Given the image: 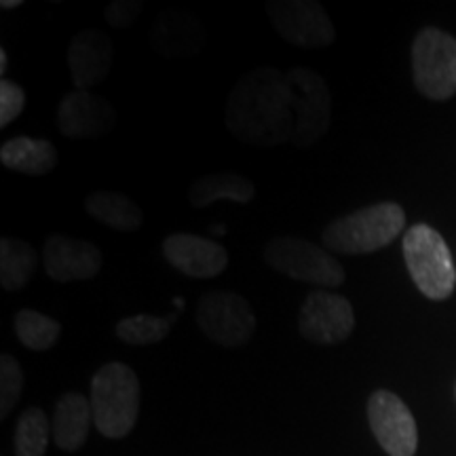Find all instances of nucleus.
Here are the masks:
<instances>
[{"instance_id":"f257e3e1","label":"nucleus","mask_w":456,"mask_h":456,"mask_svg":"<svg viewBox=\"0 0 456 456\" xmlns=\"http://www.w3.org/2000/svg\"><path fill=\"white\" fill-rule=\"evenodd\" d=\"M224 123L243 144L275 148L292 142V94L288 72L260 66L243 74L226 100Z\"/></svg>"},{"instance_id":"f03ea898","label":"nucleus","mask_w":456,"mask_h":456,"mask_svg":"<svg viewBox=\"0 0 456 456\" xmlns=\"http://www.w3.org/2000/svg\"><path fill=\"white\" fill-rule=\"evenodd\" d=\"M94 425L108 440H121L134 431L140 416L142 387L127 363H104L91 379Z\"/></svg>"},{"instance_id":"7ed1b4c3","label":"nucleus","mask_w":456,"mask_h":456,"mask_svg":"<svg viewBox=\"0 0 456 456\" xmlns=\"http://www.w3.org/2000/svg\"><path fill=\"white\" fill-rule=\"evenodd\" d=\"M406 226V214L397 203H379L334 220L323 231L330 254H372L387 248Z\"/></svg>"},{"instance_id":"20e7f679","label":"nucleus","mask_w":456,"mask_h":456,"mask_svg":"<svg viewBox=\"0 0 456 456\" xmlns=\"http://www.w3.org/2000/svg\"><path fill=\"white\" fill-rule=\"evenodd\" d=\"M403 258L416 288L429 300H446L454 292L456 269L446 241L436 228L416 224L403 235Z\"/></svg>"},{"instance_id":"39448f33","label":"nucleus","mask_w":456,"mask_h":456,"mask_svg":"<svg viewBox=\"0 0 456 456\" xmlns=\"http://www.w3.org/2000/svg\"><path fill=\"white\" fill-rule=\"evenodd\" d=\"M262 258L281 275L302 283L319 285L322 289L338 288L346 279L342 265L326 248L300 237H275L265 248Z\"/></svg>"},{"instance_id":"423d86ee","label":"nucleus","mask_w":456,"mask_h":456,"mask_svg":"<svg viewBox=\"0 0 456 456\" xmlns=\"http://www.w3.org/2000/svg\"><path fill=\"white\" fill-rule=\"evenodd\" d=\"M292 94V142L296 148L315 146L332 125V95L323 77L311 68L288 72Z\"/></svg>"},{"instance_id":"0eeeda50","label":"nucleus","mask_w":456,"mask_h":456,"mask_svg":"<svg viewBox=\"0 0 456 456\" xmlns=\"http://www.w3.org/2000/svg\"><path fill=\"white\" fill-rule=\"evenodd\" d=\"M414 85L425 98L444 102L456 94V38L425 28L412 43Z\"/></svg>"},{"instance_id":"6e6552de","label":"nucleus","mask_w":456,"mask_h":456,"mask_svg":"<svg viewBox=\"0 0 456 456\" xmlns=\"http://www.w3.org/2000/svg\"><path fill=\"white\" fill-rule=\"evenodd\" d=\"M195 319L205 338L224 349L243 346L256 330V315L249 302L228 289L205 294L197 305Z\"/></svg>"},{"instance_id":"1a4fd4ad","label":"nucleus","mask_w":456,"mask_h":456,"mask_svg":"<svg viewBox=\"0 0 456 456\" xmlns=\"http://www.w3.org/2000/svg\"><path fill=\"white\" fill-rule=\"evenodd\" d=\"M266 17L273 30L298 49H328L336 41L332 20L317 0H273Z\"/></svg>"},{"instance_id":"9d476101","label":"nucleus","mask_w":456,"mask_h":456,"mask_svg":"<svg viewBox=\"0 0 456 456\" xmlns=\"http://www.w3.org/2000/svg\"><path fill=\"white\" fill-rule=\"evenodd\" d=\"M355 328L353 305L345 296L315 289L302 302L298 315V332L315 345L332 346L345 342Z\"/></svg>"},{"instance_id":"9b49d317","label":"nucleus","mask_w":456,"mask_h":456,"mask_svg":"<svg viewBox=\"0 0 456 456\" xmlns=\"http://www.w3.org/2000/svg\"><path fill=\"white\" fill-rule=\"evenodd\" d=\"M368 420L380 448L389 456H414L419 446L416 420L406 403L391 391H374L368 399Z\"/></svg>"},{"instance_id":"f8f14e48","label":"nucleus","mask_w":456,"mask_h":456,"mask_svg":"<svg viewBox=\"0 0 456 456\" xmlns=\"http://www.w3.org/2000/svg\"><path fill=\"white\" fill-rule=\"evenodd\" d=\"M117 121L110 102L91 91L74 89L57 106V125L66 138L94 140L108 134Z\"/></svg>"},{"instance_id":"ddd939ff","label":"nucleus","mask_w":456,"mask_h":456,"mask_svg":"<svg viewBox=\"0 0 456 456\" xmlns=\"http://www.w3.org/2000/svg\"><path fill=\"white\" fill-rule=\"evenodd\" d=\"M43 265L53 281H87L102 269V252L85 239L51 235L43 248Z\"/></svg>"},{"instance_id":"4468645a","label":"nucleus","mask_w":456,"mask_h":456,"mask_svg":"<svg viewBox=\"0 0 456 456\" xmlns=\"http://www.w3.org/2000/svg\"><path fill=\"white\" fill-rule=\"evenodd\" d=\"M163 256L174 269L192 279L218 277L228 266L224 245L188 232H174L165 237Z\"/></svg>"},{"instance_id":"2eb2a0df","label":"nucleus","mask_w":456,"mask_h":456,"mask_svg":"<svg viewBox=\"0 0 456 456\" xmlns=\"http://www.w3.org/2000/svg\"><path fill=\"white\" fill-rule=\"evenodd\" d=\"M151 45L165 60H191L205 47V30L195 15L171 9L159 15L152 24Z\"/></svg>"},{"instance_id":"dca6fc26","label":"nucleus","mask_w":456,"mask_h":456,"mask_svg":"<svg viewBox=\"0 0 456 456\" xmlns=\"http://www.w3.org/2000/svg\"><path fill=\"white\" fill-rule=\"evenodd\" d=\"M112 41L104 32H78L68 47V68L74 87L89 91L104 81L112 68Z\"/></svg>"},{"instance_id":"f3484780","label":"nucleus","mask_w":456,"mask_h":456,"mask_svg":"<svg viewBox=\"0 0 456 456\" xmlns=\"http://www.w3.org/2000/svg\"><path fill=\"white\" fill-rule=\"evenodd\" d=\"M91 423H94V410L89 399L81 393H64L55 403L51 437L60 450L77 452L87 442Z\"/></svg>"},{"instance_id":"a211bd4d","label":"nucleus","mask_w":456,"mask_h":456,"mask_svg":"<svg viewBox=\"0 0 456 456\" xmlns=\"http://www.w3.org/2000/svg\"><path fill=\"white\" fill-rule=\"evenodd\" d=\"M256 195V186L249 178L235 171H218L199 178L188 191V201L195 209H205L216 201L249 203Z\"/></svg>"},{"instance_id":"6ab92c4d","label":"nucleus","mask_w":456,"mask_h":456,"mask_svg":"<svg viewBox=\"0 0 456 456\" xmlns=\"http://www.w3.org/2000/svg\"><path fill=\"white\" fill-rule=\"evenodd\" d=\"M0 161L7 169L26 175H45L57 165V151L49 140L17 135L0 148Z\"/></svg>"},{"instance_id":"aec40b11","label":"nucleus","mask_w":456,"mask_h":456,"mask_svg":"<svg viewBox=\"0 0 456 456\" xmlns=\"http://www.w3.org/2000/svg\"><path fill=\"white\" fill-rule=\"evenodd\" d=\"M85 208L95 220H100L108 228H114V231L134 232L144 224V214H142L140 205L123 192H91L85 201Z\"/></svg>"},{"instance_id":"412c9836","label":"nucleus","mask_w":456,"mask_h":456,"mask_svg":"<svg viewBox=\"0 0 456 456\" xmlns=\"http://www.w3.org/2000/svg\"><path fill=\"white\" fill-rule=\"evenodd\" d=\"M37 265L38 256L28 241L15 237H4L0 241V285L7 292L26 288Z\"/></svg>"},{"instance_id":"4be33fe9","label":"nucleus","mask_w":456,"mask_h":456,"mask_svg":"<svg viewBox=\"0 0 456 456\" xmlns=\"http://www.w3.org/2000/svg\"><path fill=\"white\" fill-rule=\"evenodd\" d=\"M13 326L21 345L32 351H49L61 334L60 322L32 309H21L17 313Z\"/></svg>"},{"instance_id":"5701e85b","label":"nucleus","mask_w":456,"mask_h":456,"mask_svg":"<svg viewBox=\"0 0 456 456\" xmlns=\"http://www.w3.org/2000/svg\"><path fill=\"white\" fill-rule=\"evenodd\" d=\"M51 437V423L41 408H28L13 433L15 456H45Z\"/></svg>"},{"instance_id":"b1692460","label":"nucleus","mask_w":456,"mask_h":456,"mask_svg":"<svg viewBox=\"0 0 456 456\" xmlns=\"http://www.w3.org/2000/svg\"><path fill=\"white\" fill-rule=\"evenodd\" d=\"M169 330H171L169 319L140 313V315L121 319V322L117 323V328H114V334H117L118 340L127 342V345L146 346V345H157V342L167 338Z\"/></svg>"},{"instance_id":"393cba45","label":"nucleus","mask_w":456,"mask_h":456,"mask_svg":"<svg viewBox=\"0 0 456 456\" xmlns=\"http://www.w3.org/2000/svg\"><path fill=\"white\" fill-rule=\"evenodd\" d=\"M24 391V372L9 353L0 357V419H7Z\"/></svg>"},{"instance_id":"a878e982","label":"nucleus","mask_w":456,"mask_h":456,"mask_svg":"<svg viewBox=\"0 0 456 456\" xmlns=\"http://www.w3.org/2000/svg\"><path fill=\"white\" fill-rule=\"evenodd\" d=\"M26 106V91L20 85L3 78L0 81V127H7L20 117Z\"/></svg>"},{"instance_id":"bb28decb","label":"nucleus","mask_w":456,"mask_h":456,"mask_svg":"<svg viewBox=\"0 0 456 456\" xmlns=\"http://www.w3.org/2000/svg\"><path fill=\"white\" fill-rule=\"evenodd\" d=\"M142 9H144V3H140V0H114L106 9L104 20L110 28H131V24L140 17Z\"/></svg>"},{"instance_id":"cd10ccee","label":"nucleus","mask_w":456,"mask_h":456,"mask_svg":"<svg viewBox=\"0 0 456 456\" xmlns=\"http://www.w3.org/2000/svg\"><path fill=\"white\" fill-rule=\"evenodd\" d=\"M7 64H9V57H7V51L0 49V74L7 72Z\"/></svg>"},{"instance_id":"c85d7f7f","label":"nucleus","mask_w":456,"mask_h":456,"mask_svg":"<svg viewBox=\"0 0 456 456\" xmlns=\"http://www.w3.org/2000/svg\"><path fill=\"white\" fill-rule=\"evenodd\" d=\"M0 7H3V9H15V7H21V0H3V3H0Z\"/></svg>"}]
</instances>
